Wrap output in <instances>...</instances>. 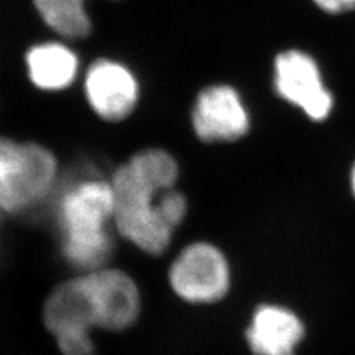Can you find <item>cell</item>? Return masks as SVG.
<instances>
[{
    "instance_id": "cell-1",
    "label": "cell",
    "mask_w": 355,
    "mask_h": 355,
    "mask_svg": "<svg viewBox=\"0 0 355 355\" xmlns=\"http://www.w3.org/2000/svg\"><path fill=\"white\" fill-rule=\"evenodd\" d=\"M178 165L171 154L150 149L135 154L110 182L114 223L128 241L142 252L159 255L187 211L184 196L173 190Z\"/></svg>"
},
{
    "instance_id": "cell-2",
    "label": "cell",
    "mask_w": 355,
    "mask_h": 355,
    "mask_svg": "<svg viewBox=\"0 0 355 355\" xmlns=\"http://www.w3.org/2000/svg\"><path fill=\"white\" fill-rule=\"evenodd\" d=\"M55 218L64 261L82 274L104 268L112 255L108 223L114 221L111 184L86 179L58 196Z\"/></svg>"
},
{
    "instance_id": "cell-3",
    "label": "cell",
    "mask_w": 355,
    "mask_h": 355,
    "mask_svg": "<svg viewBox=\"0 0 355 355\" xmlns=\"http://www.w3.org/2000/svg\"><path fill=\"white\" fill-rule=\"evenodd\" d=\"M57 179V162L35 144L0 139V212L23 214L48 199Z\"/></svg>"
},
{
    "instance_id": "cell-4",
    "label": "cell",
    "mask_w": 355,
    "mask_h": 355,
    "mask_svg": "<svg viewBox=\"0 0 355 355\" xmlns=\"http://www.w3.org/2000/svg\"><path fill=\"white\" fill-rule=\"evenodd\" d=\"M168 280L178 296L189 303H216L229 290L228 262L214 245L205 242L192 243L173 262Z\"/></svg>"
},
{
    "instance_id": "cell-5",
    "label": "cell",
    "mask_w": 355,
    "mask_h": 355,
    "mask_svg": "<svg viewBox=\"0 0 355 355\" xmlns=\"http://www.w3.org/2000/svg\"><path fill=\"white\" fill-rule=\"evenodd\" d=\"M87 297L96 328L120 331L128 329L140 315V292L125 272L99 268L78 277Z\"/></svg>"
},
{
    "instance_id": "cell-6",
    "label": "cell",
    "mask_w": 355,
    "mask_h": 355,
    "mask_svg": "<svg viewBox=\"0 0 355 355\" xmlns=\"http://www.w3.org/2000/svg\"><path fill=\"white\" fill-rule=\"evenodd\" d=\"M44 322L64 355H92L91 331L96 328L76 278L51 292L44 305Z\"/></svg>"
},
{
    "instance_id": "cell-7",
    "label": "cell",
    "mask_w": 355,
    "mask_h": 355,
    "mask_svg": "<svg viewBox=\"0 0 355 355\" xmlns=\"http://www.w3.org/2000/svg\"><path fill=\"white\" fill-rule=\"evenodd\" d=\"M275 89L313 120L329 116L333 98L325 89L315 60L300 51L280 53L275 60Z\"/></svg>"
},
{
    "instance_id": "cell-8",
    "label": "cell",
    "mask_w": 355,
    "mask_h": 355,
    "mask_svg": "<svg viewBox=\"0 0 355 355\" xmlns=\"http://www.w3.org/2000/svg\"><path fill=\"white\" fill-rule=\"evenodd\" d=\"M192 123L203 141H234L246 135L249 114L236 89L211 86L198 96Z\"/></svg>"
},
{
    "instance_id": "cell-9",
    "label": "cell",
    "mask_w": 355,
    "mask_h": 355,
    "mask_svg": "<svg viewBox=\"0 0 355 355\" xmlns=\"http://www.w3.org/2000/svg\"><path fill=\"white\" fill-rule=\"evenodd\" d=\"M85 89L92 110L108 121L124 120L139 99L136 78L125 66L108 60L89 67Z\"/></svg>"
},
{
    "instance_id": "cell-10",
    "label": "cell",
    "mask_w": 355,
    "mask_h": 355,
    "mask_svg": "<svg viewBox=\"0 0 355 355\" xmlns=\"http://www.w3.org/2000/svg\"><path fill=\"white\" fill-rule=\"evenodd\" d=\"M302 320L280 305L265 304L254 312L246 341L254 355H295L304 338Z\"/></svg>"
},
{
    "instance_id": "cell-11",
    "label": "cell",
    "mask_w": 355,
    "mask_h": 355,
    "mask_svg": "<svg viewBox=\"0 0 355 355\" xmlns=\"http://www.w3.org/2000/svg\"><path fill=\"white\" fill-rule=\"evenodd\" d=\"M26 64L29 78L37 87L57 91L70 86L74 80L78 58L64 45L49 42L28 51Z\"/></svg>"
},
{
    "instance_id": "cell-12",
    "label": "cell",
    "mask_w": 355,
    "mask_h": 355,
    "mask_svg": "<svg viewBox=\"0 0 355 355\" xmlns=\"http://www.w3.org/2000/svg\"><path fill=\"white\" fill-rule=\"evenodd\" d=\"M315 3L329 13H343L355 8V0H315Z\"/></svg>"
},
{
    "instance_id": "cell-13",
    "label": "cell",
    "mask_w": 355,
    "mask_h": 355,
    "mask_svg": "<svg viewBox=\"0 0 355 355\" xmlns=\"http://www.w3.org/2000/svg\"><path fill=\"white\" fill-rule=\"evenodd\" d=\"M57 6H61L67 10L73 11H83L85 10V0H51Z\"/></svg>"
},
{
    "instance_id": "cell-14",
    "label": "cell",
    "mask_w": 355,
    "mask_h": 355,
    "mask_svg": "<svg viewBox=\"0 0 355 355\" xmlns=\"http://www.w3.org/2000/svg\"><path fill=\"white\" fill-rule=\"evenodd\" d=\"M352 187H353V192L355 195V165L353 167V171H352Z\"/></svg>"
},
{
    "instance_id": "cell-15",
    "label": "cell",
    "mask_w": 355,
    "mask_h": 355,
    "mask_svg": "<svg viewBox=\"0 0 355 355\" xmlns=\"http://www.w3.org/2000/svg\"><path fill=\"white\" fill-rule=\"evenodd\" d=\"M0 215H1V212H0Z\"/></svg>"
}]
</instances>
